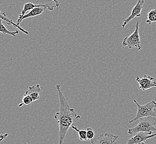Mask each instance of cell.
I'll list each match as a JSON object with an SVG mask.
<instances>
[{
    "label": "cell",
    "instance_id": "cell-8",
    "mask_svg": "<svg viewBox=\"0 0 156 144\" xmlns=\"http://www.w3.org/2000/svg\"><path fill=\"white\" fill-rule=\"evenodd\" d=\"M155 136H156V133L150 134L147 132H140L129 139L126 144H140L142 142H147V140Z\"/></svg>",
    "mask_w": 156,
    "mask_h": 144
},
{
    "label": "cell",
    "instance_id": "cell-7",
    "mask_svg": "<svg viewBox=\"0 0 156 144\" xmlns=\"http://www.w3.org/2000/svg\"><path fill=\"white\" fill-rule=\"evenodd\" d=\"M136 80L139 83L140 89L142 91H144L156 87V82L153 81L154 78L150 75L144 74L142 78L137 76Z\"/></svg>",
    "mask_w": 156,
    "mask_h": 144
},
{
    "label": "cell",
    "instance_id": "cell-13",
    "mask_svg": "<svg viewBox=\"0 0 156 144\" xmlns=\"http://www.w3.org/2000/svg\"><path fill=\"white\" fill-rule=\"evenodd\" d=\"M3 19H0V32L3 35H9L13 37H16L19 33V31H10L7 28L3 25Z\"/></svg>",
    "mask_w": 156,
    "mask_h": 144
},
{
    "label": "cell",
    "instance_id": "cell-5",
    "mask_svg": "<svg viewBox=\"0 0 156 144\" xmlns=\"http://www.w3.org/2000/svg\"><path fill=\"white\" fill-rule=\"evenodd\" d=\"M119 136L111 133H103L90 140L92 144H117Z\"/></svg>",
    "mask_w": 156,
    "mask_h": 144
},
{
    "label": "cell",
    "instance_id": "cell-15",
    "mask_svg": "<svg viewBox=\"0 0 156 144\" xmlns=\"http://www.w3.org/2000/svg\"><path fill=\"white\" fill-rule=\"evenodd\" d=\"M71 128L75 130L76 132H77L79 135L80 140L81 141H88L87 136V131L85 130H79L76 126L72 125Z\"/></svg>",
    "mask_w": 156,
    "mask_h": 144
},
{
    "label": "cell",
    "instance_id": "cell-19",
    "mask_svg": "<svg viewBox=\"0 0 156 144\" xmlns=\"http://www.w3.org/2000/svg\"><path fill=\"white\" fill-rule=\"evenodd\" d=\"M8 136H9V134H8L7 133V134H5V136H4L3 137L0 139V143H1L2 141H3V140H4L5 139H6Z\"/></svg>",
    "mask_w": 156,
    "mask_h": 144
},
{
    "label": "cell",
    "instance_id": "cell-6",
    "mask_svg": "<svg viewBox=\"0 0 156 144\" xmlns=\"http://www.w3.org/2000/svg\"><path fill=\"white\" fill-rule=\"evenodd\" d=\"M144 0H137V2L134 6V7L132 10L130 16L125 19L122 24V28H125V27L128 24L129 22L135 18L140 17L141 16V12L144 9Z\"/></svg>",
    "mask_w": 156,
    "mask_h": 144
},
{
    "label": "cell",
    "instance_id": "cell-3",
    "mask_svg": "<svg viewBox=\"0 0 156 144\" xmlns=\"http://www.w3.org/2000/svg\"><path fill=\"white\" fill-rule=\"evenodd\" d=\"M133 102L137 107V111L134 119H132L129 122L130 124L144 117L152 116L156 118V101L155 100H152L143 105L138 103L136 100H133Z\"/></svg>",
    "mask_w": 156,
    "mask_h": 144
},
{
    "label": "cell",
    "instance_id": "cell-2",
    "mask_svg": "<svg viewBox=\"0 0 156 144\" xmlns=\"http://www.w3.org/2000/svg\"><path fill=\"white\" fill-rule=\"evenodd\" d=\"M140 121L134 128L129 129L128 134L129 135H135L140 132H147L152 134L153 132H156V118L152 116L144 117L139 119Z\"/></svg>",
    "mask_w": 156,
    "mask_h": 144
},
{
    "label": "cell",
    "instance_id": "cell-21",
    "mask_svg": "<svg viewBox=\"0 0 156 144\" xmlns=\"http://www.w3.org/2000/svg\"><path fill=\"white\" fill-rule=\"evenodd\" d=\"M140 144H146V143H144V142H142V143H140Z\"/></svg>",
    "mask_w": 156,
    "mask_h": 144
},
{
    "label": "cell",
    "instance_id": "cell-18",
    "mask_svg": "<svg viewBox=\"0 0 156 144\" xmlns=\"http://www.w3.org/2000/svg\"><path fill=\"white\" fill-rule=\"evenodd\" d=\"M51 1H53L55 4H56V6L57 9L59 8V5H60V3H59V1L58 0H51Z\"/></svg>",
    "mask_w": 156,
    "mask_h": 144
},
{
    "label": "cell",
    "instance_id": "cell-10",
    "mask_svg": "<svg viewBox=\"0 0 156 144\" xmlns=\"http://www.w3.org/2000/svg\"><path fill=\"white\" fill-rule=\"evenodd\" d=\"M41 89L40 85H32L28 88L27 91H26L25 94H28L31 97L34 101L38 100L40 99V94L41 93Z\"/></svg>",
    "mask_w": 156,
    "mask_h": 144
},
{
    "label": "cell",
    "instance_id": "cell-9",
    "mask_svg": "<svg viewBox=\"0 0 156 144\" xmlns=\"http://www.w3.org/2000/svg\"><path fill=\"white\" fill-rule=\"evenodd\" d=\"M44 7L46 9L50 10V11H53V10H54L55 7H56V6H52V5H51V4H48V3L42 4V5H35L34 3H32V2L26 3L24 5V6H23V8L22 9L21 14L19 16V18L17 19L16 23L18 25L20 19H21L23 16L26 15V13L27 12V11H31L32 9H34L36 7Z\"/></svg>",
    "mask_w": 156,
    "mask_h": 144
},
{
    "label": "cell",
    "instance_id": "cell-12",
    "mask_svg": "<svg viewBox=\"0 0 156 144\" xmlns=\"http://www.w3.org/2000/svg\"><path fill=\"white\" fill-rule=\"evenodd\" d=\"M1 5V3H0V6ZM0 19H3V21H5V22H6L7 24L9 25H12L15 28H18L19 31L22 32L23 33H24L26 35H29V32L27 31L26 30H25V29L22 28L21 27H20V26L18 25L17 23H15L13 22L11 19H9L7 17L6 13L5 12L1 13V9H0Z\"/></svg>",
    "mask_w": 156,
    "mask_h": 144
},
{
    "label": "cell",
    "instance_id": "cell-20",
    "mask_svg": "<svg viewBox=\"0 0 156 144\" xmlns=\"http://www.w3.org/2000/svg\"><path fill=\"white\" fill-rule=\"evenodd\" d=\"M5 134H1V135H0V139L3 137V136H5Z\"/></svg>",
    "mask_w": 156,
    "mask_h": 144
},
{
    "label": "cell",
    "instance_id": "cell-1",
    "mask_svg": "<svg viewBox=\"0 0 156 144\" xmlns=\"http://www.w3.org/2000/svg\"><path fill=\"white\" fill-rule=\"evenodd\" d=\"M56 89L59 97V111L56 113L54 118L59 126L58 144H63L69 129L74 125L81 118V116L76 113L73 108L69 106L68 100L61 91V85L57 84Z\"/></svg>",
    "mask_w": 156,
    "mask_h": 144
},
{
    "label": "cell",
    "instance_id": "cell-17",
    "mask_svg": "<svg viewBox=\"0 0 156 144\" xmlns=\"http://www.w3.org/2000/svg\"><path fill=\"white\" fill-rule=\"evenodd\" d=\"M87 131V136L88 140H91L92 139H93L95 135V133L94 132L93 129L92 128H88L86 130Z\"/></svg>",
    "mask_w": 156,
    "mask_h": 144
},
{
    "label": "cell",
    "instance_id": "cell-4",
    "mask_svg": "<svg viewBox=\"0 0 156 144\" xmlns=\"http://www.w3.org/2000/svg\"><path fill=\"white\" fill-rule=\"evenodd\" d=\"M139 28L140 23L137 21L136 24V28L133 33L128 37H126L124 38L122 46L124 47L127 46L129 49H132V48H136L137 49L136 51H140L142 50V47L140 46V36L139 34Z\"/></svg>",
    "mask_w": 156,
    "mask_h": 144
},
{
    "label": "cell",
    "instance_id": "cell-11",
    "mask_svg": "<svg viewBox=\"0 0 156 144\" xmlns=\"http://www.w3.org/2000/svg\"><path fill=\"white\" fill-rule=\"evenodd\" d=\"M45 9H46L45 7H36L34 9L31 10L28 13L26 14L24 16L22 17L21 19H20V22L18 23V25L20 26V23L22 22L23 20H24L25 19H28V18H30V17H36V16H39L41 14H42Z\"/></svg>",
    "mask_w": 156,
    "mask_h": 144
},
{
    "label": "cell",
    "instance_id": "cell-16",
    "mask_svg": "<svg viewBox=\"0 0 156 144\" xmlns=\"http://www.w3.org/2000/svg\"><path fill=\"white\" fill-rule=\"evenodd\" d=\"M34 102L33 99L32 98L30 95L28 94H25L23 95V97L22 98V102L21 104H20L18 107L21 108L23 107L24 105H30Z\"/></svg>",
    "mask_w": 156,
    "mask_h": 144
},
{
    "label": "cell",
    "instance_id": "cell-14",
    "mask_svg": "<svg viewBox=\"0 0 156 144\" xmlns=\"http://www.w3.org/2000/svg\"><path fill=\"white\" fill-rule=\"evenodd\" d=\"M156 22V9L150 10L147 13V19L146 22L148 25H151Z\"/></svg>",
    "mask_w": 156,
    "mask_h": 144
}]
</instances>
